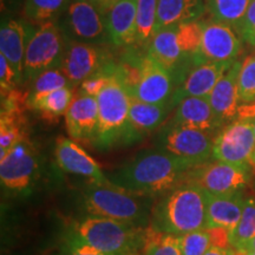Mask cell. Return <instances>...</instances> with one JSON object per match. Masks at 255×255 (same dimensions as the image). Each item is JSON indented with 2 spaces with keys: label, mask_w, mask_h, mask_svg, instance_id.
<instances>
[{
  "label": "cell",
  "mask_w": 255,
  "mask_h": 255,
  "mask_svg": "<svg viewBox=\"0 0 255 255\" xmlns=\"http://www.w3.org/2000/svg\"><path fill=\"white\" fill-rule=\"evenodd\" d=\"M158 0H137L135 45L148 49L155 36Z\"/></svg>",
  "instance_id": "f1b7e54d"
},
{
  "label": "cell",
  "mask_w": 255,
  "mask_h": 255,
  "mask_svg": "<svg viewBox=\"0 0 255 255\" xmlns=\"http://www.w3.org/2000/svg\"><path fill=\"white\" fill-rule=\"evenodd\" d=\"M1 1V12L5 15L17 13L20 8H24L25 0H0Z\"/></svg>",
  "instance_id": "60d3db41"
},
{
  "label": "cell",
  "mask_w": 255,
  "mask_h": 255,
  "mask_svg": "<svg viewBox=\"0 0 255 255\" xmlns=\"http://www.w3.org/2000/svg\"><path fill=\"white\" fill-rule=\"evenodd\" d=\"M36 28L23 19L2 15L1 27H0V53L5 56L12 68L15 70L19 78L21 79V83H23L25 50Z\"/></svg>",
  "instance_id": "ac0fdd59"
},
{
  "label": "cell",
  "mask_w": 255,
  "mask_h": 255,
  "mask_svg": "<svg viewBox=\"0 0 255 255\" xmlns=\"http://www.w3.org/2000/svg\"><path fill=\"white\" fill-rule=\"evenodd\" d=\"M207 191L197 184L184 182L161 195L152 207L150 227L163 234L180 237L205 229Z\"/></svg>",
  "instance_id": "7a4b0ae2"
},
{
  "label": "cell",
  "mask_w": 255,
  "mask_h": 255,
  "mask_svg": "<svg viewBox=\"0 0 255 255\" xmlns=\"http://www.w3.org/2000/svg\"><path fill=\"white\" fill-rule=\"evenodd\" d=\"M234 62H206L196 65L174 92L170 101L173 109L184 98L208 97L216 83L231 69Z\"/></svg>",
  "instance_id": "e0dca14e"
},
{
  "label": "cell",
  "mask_w": 255,
  "mask_h": 255,
  "mask_svg": "<svg viewBox=\"0 0 255 255\" xmlns=\"http://www.w3.org/2000/svg\"><path fill=\"white\" fill-rule=\"evenodd\" d=\"M193 167L196 165L187 159L156 148L141 151L108 178L130 193L156 197L186 182L187 173Z\"/></svg>",
  "instance_id": "6da1fadb"
},
{
  "label": "cell",
  "mask_w": 255,
  "mask_h": 255,
  "mask_svg": "<svg viewBox=\"0 0 255 255\" xmlns=\"http://www.w3.org/2000/svg\"><path fill=\"white\" fill-rule=\"evenodd\" d=\"M240 250L246 251V252H255V237L252 238L248 242H246Z\"/></svg>",
  "instance_id": "ee69618b"
},
{
  "label": "cell",
  "mask_w": 255,
  "mask_h": 255,
  "mask_svg": "<svg viewBox=\"0 0 255 255\" xmlns=\"http://www.w3.org/2000/svg\"><path fill=\"white\" fill-rule=\"evenodd\" d=\"M182 255H205L210 248V239L207 229L190 232L178 237Z\"/></svg>",
  "instance_id": "e575fe53"
},
{
  "label": "cell",
  "mask_w": 255,
  "mask_h": 255,
  "mask_svg": "<svg viewBox=\"0 0 255 255\" xmlns=\"http://www.w3.org/2000/svg\"><path fill=\"white\" fill-rule=\"evenodd\" d=\"M173 110L170 104H150L130 97V122L142 135L154 132L164 126Z\"/></svg>",
  "instance_id": "d4e9b609"
},
{
  "label": "cell",
  "mask_w": 255,
  "mask_h": 255,
  "mask_svg": "<svg viewBox=\"0 0 255 255\" xmlns=\"http://www.w3.org/2000/svg\"><path fill=\"white\" fill-rule=\"evenodd\" d=\"M233 248L210 247L205 255H232Z\"/></svg>",
  "instance_id": "7bdbcfd3"
},
{
  "label": "cell",
  "mask_w": 255,
  "mask_h": 255,
  "mask_svg": "<svg viewBox=\"0 0 255 255\" xmlns=\"http://www.w3.org/2000/svg\"><path fill=\"white\" fill-rule=\"evenodd\" d=\"M88 1H90L95 7H97L102 13L105 14L117 0H88Z\"/></svg>",
  "instance_id": "b9f144b4"
},
{
  "label": "cell",
  "mask_w": 255,
  "mask_h": 255,
  "mask_svg": "<svg viewBox=\"0 0 255 255\" xmlns=\"http://www.w3.org/2000/svg\"><path fill=\"white\" fill-rule=\"evenodd\" d=\"M144 255H182L178 245V237L158 233L151 228Z\"/></svg>",
  "instance_id": "836d02e7"
},
{
  "label": "cell",
  "mask_w": 255,
  "mask_h": 255,
  "mask_svg": "<svg viewBox=\"0 0 255 255\" xmlns=\"http://www.w3.org/2000/svg\"><path fill=\"white\" fill-rule=\"evenodd\" d=\"M57 24L70 40L113 46L108 33L105 14L88 0H71Z\"/></svg>",
  "instance_id": "ba28073f"
},
{
  "label": "cell",
  "mask_w": 255,
  "mask_h": 255,
  "mask_svg": "<svg viewBox=\"0 0 255 255\" xmlns=\"http://www.w3.org/2000/svg\"><path fill=\"white\" fill-rule=\"evenodd\" d=\"M71 0H25L23 13L32 24L43 25L58 21Z\"/></svg>",
  "instance_id": "4316f807"
},
{
  "label": "cell",
  "mask_w": 255,
  "mask_h": 255,
  "mask_svg": "<svg viewBox=\"0 0 255 255\" xmlns=\"http://www.w3.org/2000/svg\"><path fill=\"white\" fill-rule=\"evenodd\" d=\"M239 100L240 104L255 103V55L242 62L239 73Z\"/></svg>",
  "instance_id": "d6a6232c"
},
{
  "label": "cell",
  "mask_w": 255,
  "mask_h": 255,
  "mask_svg": "<svg viewBox=\"0 0 255 255\" xmlns=\"http://www.w3.org/2000/svg\"><path fill=\"white\" fill-rule=\"evenodd\" d=\"M116 66H117V63H116V65H115V68L109 70V71L96 73V75L85 79L84 82H82L81 89H79L78 94L92 96V97H97V96L101 94V91L103 90L105 85H107L108 79H109L110 76L115 72Z\"/></svg>",
  "instance_id": "8d00e7d4"
},
{
  "label": "cell",
  "mask_w": 255,
  "mask_h": 255,
  "mask_svg": "<svg viewBox=\"0 0 255 255\" xmlns=\"http://www.w3.org/2000/svg\"><path fill=\"white\" fill-rule=\"evenodd\" d=\"M154 197L137 195L117 186L90 183L82 190V206L89 216L113 219L146 227Z\"/></svg>",
  "instance_id": "8992f818"
},
{
  "label": "cell",
  "mask_w": 255,
  "mask_h": 255,
  "mask_svg": "<svg viewBox=\"0 0 255 255\" xmlns=\"http://www.w3.org/2000/svg\"><path fill=\"white\" fill-rule=\"evenodd\" d=\"M206 11V0H158L155 34L173 25L200 21Z\"/></svg>",
  "instance_id": "cb8c5ba5"
},
{
  "label": "cell",
  "mask_w": 255,
  "mask_h": 255,
  "mask_svg": "<svg viewBox=\"0 0 255 255\" xmlns=\"http://www.w3.org/2000/svg\"><path fill=\"white\" fill-rule=\"evenodd\" d=\"M38 173V154L28 135L0 158L1 186L13 194L30 189Z\"/></svg>",
  "instance_id": "7c38bea8"
},
{
  "label": "cell",
  "mask_w": 255,
  "mask_h": 255,
  "mask_svg": "<svg viewBox=\"0 0 255 255\" xmlns=\"http://www.w3.org/2000/svg\"><path fill=\"white\" fill-rule=\"evenodd\" d=\"M251 0H206L210 18L238 31Z\"/></svg>",
  "instance_id": "83f0119b"
},
{
  "label": "cell",
  "mask_w": 255,
  "mask_h": 255,
  "mask_svg": "<svg viewBox=\"0 0 255 255\" xmlns=\"http://www.w3.org/2000/svg\"><path fill=\"white\" fill-rule=\"evenodd\" d=\"M177 87L176 79L170 71L152 58L146 49L141 63L138 81L129 96L145 103L170 104Z\"/></svg>",
  "instance_id": "5bb4252c"
},
{
  "label": "cell",
  "mask_w": 255,
  "mask_h": 255,
  "mask_svg": "<svg viewBox=\"0 0 255 255\" xmlns=\"http://www.w3.org/2000/svg\"><path fill=\"white\" fill-rule=\"evenodd\" d=\"M169 123L194 128L214 137L223 129L210 107L208 97L184 98L175 108V114Z\"/></svg>",
  "instance_id": "ffe728a7"
},
{
  "label": "cell",
  "mask_w": 255,
  "mask_h": 255,
  "mask_svg": "<svg viewBox=\"0 0 255 255\" xmlns=\"http://www.w3.org/2000/svg\"><path fill=\"white\" fill-rule=\"evenodd\" d=\"M66 87H72V85L59 69L49 70V71L41 73L30 83V90L27 92V98L39 97V96L47 95L50 92Z\"/></svg>",
  "instance_id": "1f68e13d"
},
{
  "label": "cell",
  "mask_w": 255,
  "mask_h": 255,
  "mask_svg": "<svg viewBox=\"0 0 255 255\" xmlns=\"http://www.w3.org/2000/svg\"><path fill=\"white\" fill-rule=\"evenodd\" d=\"M97 102L98 128L92 141L95 148L110 150L116 146L133 144L142 138V133L130 122V96L117 75V66L97 96Z\"/></svg>",
  "instance_id": "3957f363"
},
{
  "label": "cell",
  "mask_w": 255,
  "mask_h": 255,
  "mask_svg": "<svg viewBox=\"0 0 255 255\" xmlns=\"http://www.w3.org/2000/svg\"><path fill=\"white\" fill-rule=\"evenodd\" d=\"M255 151L253 124L235 120L223 127L214 138L213 158L216 161L250 167Z\"/></svg>",
  "instance_id": "4fadbf2b"
},
{
  "label": "cell",
  "mask_w": 255,
  "mask_h": 255,
  "mask_svg": "<svg viewBox=\"0 0 255 255\" xmlns=\"http://www.w3.org/2000/svg\"><path fill=\"white\" fill-rule=\"evenodd\" d=\"M65 123L71 138L92 143L98 128L97 97L81 94L73 97L65 114Z\"/></svg>",
  "instance_id": "44dd1931"
},
{
  "label": "cell",
  "mask_w": 255,
  "mask_h": 255,
  "mask_svg": "<svg viewBox=\"0 0 255 255\" xmlns=\"http://www.w3.org/2000/svg\"><path fill=\"white\" fill-rule=\"evenodd\" d=\"M232 255H250V253H248V252H246V251H242V250H234V248H233V251H232Z\"/></svg>",
  "instance_id": "f6af8a7d"
},
{
  "label": "cell",
  "mask_w": 255,
  "mask_h": 255,
  "mask_svg": "<svg viewBox=\"0 0 255 255\" xmlns=\"http://www.w3.org/2000/svg\"><path fill=\"white\" fill-rule=\"evenodd\" d=\"M252 124H253V130H254V136H255V120L253 121V122H252ZM254 157H255V151H254V156H253V159H254ZM253 159H252V161H253ZM252 164V163H251Z\"/></svg>",
  "instance_id": "bcb514c9"
},
{
  "label": "cell",
  "mask_w": 255,
  "mask_h": 255,
  "mask_svg": "<svg viewBox=\"0 0 255 255\" xmlns=\"http://www.w3.org/2000/svg\"><path fill=\"white\" fill-rule=\"evenodd\" d=\"M133 255H141V254H139V253H138V254H133Z\"/></svg>",
  "instance_id": "681fc988"
},
{
  "label": "cell",
  "mask_w": 255,
  "mask_h": 255,
  "mask_svg": "<svg viewBox=\"0 0 255 255\" xmlns=\"http://www.w3.org/2000/svg\"><path fill=\"white\" fill-rule=\"evenodd\" d=\"M19 84H21V79L12 68L8 60L0 53V90L1 96L8 94L9 91L17 89Z\"/></svg>",
  "instance_id": "d590c367"
},
{
  "label": "cell",
  "mask_w": 255,
  "mask_h": 255,
  "mask_svg": "<svg viewBox=\"0 0 255 255\" xmlns=\"http://www.w3.org/2000/svg\"><path fill=\"white\" fill-rule=\"evenodd\" d=\"M186 182L215 195L240 191L251 182V168L222 161L206 162L193 167L187 173Z\"/></svg>",
  "instance_id": "8fae6325"
},
{
  "label": "cell",
  "mask_w": 255,
  "mask_h": 255,
  "mask_svg": "<svg viewBox=\"0 0 255 255\" xmlns=\"http://www.w3.org/2000/svg\"><path fill=\"white\" fill-rule=\"evenodd\" d=\"M242 62L235 60L225 75L220 78L208 96V100L216 119L223 127L237 120L240 107L239 100V73Z\"/></svg>",
  "instance_id": "d6986e66"
},
{
  "label": "cell",
  "mask_w": 255,
  "mask_h": 255,
  "mask_svg": "<svg viewBox=\"0 0 255 255\" xmlns=\"http://www.w3.org/2000/svg\"><path fill=\"white\" fill-rule=\"evenodd\" d=\"M237 32L245 43L255 46V0H251Z\"/></svg>",
  "instance_id": "74e56055"
},
{
  "label": "cell",
  "mask_w": 255,
  "mask_h": 255,
  "mask_svg": "<svg viewBox=\"0 0 255 255\" xmlns=\"http://www.w3.org/2000/svg\"><path fill=\"white\" fill-rule=\"evenodd\" d=\"M255 237V199L247 197L244 213L235 228L229 233L232 248L240 250L246 242Z\"/></svg>",
  "instance_id": "4dcf8cb0"
},
{
  "label": "cell",
  "mask_w": 255,
  "mask_h": 255,
  "mask_svg": "<svg viewBox=\"0 0 255 255\" xmlns=\"http://www.w3.org/2000/svg\"><path fill=\"white\" fill-rule=\"evenodd\" d=\"M250 253V255H255V252H248Z\"/></svg>",
  "instance_id": "c3c4849f"
},
{
  "label": "cell",
  "mask_w": 255,
  "mask_h": 255,
  "mask_svg": "<svg viewBox=\"0 0 255 255\" xmlns=\"http://www.w3.org/2000/svg\"><path fill=\"white\" fill-rule=\"evenodd\" d=\"M110 47L68 39L59 70L72 87H76L96 73L109 71L115 68L117 59Z\"/></svg>",
  "instance_id": "30bf717a"
},
{
  "label": "cell",
  "mask_w": 255,
  "mask_h": 255,
  "mask_svg": "<svg viewBox=\"0 0 255 255\" xmlns=\"http://www.w3.org/2000/svg\"><path fill=\"white\" fill-rule=\"evenodd\" d=\"M66 43L68 38L57 21L39 25L32 33L25 50L23 83H31L41 73L59 69Z\"/></svg>",
  "instance_id": "52a82bcc"
},
{
  "label": "cell",
  "mask_w": 255,
  "mask_h": 255,
  "mask_svg": "<svg viewBox=\"0 0 255 255\" xmlns=\"http://www.w3.org/2000/svg\"><path fill=\"white\" fill-rule=\"evenodd\" d=\"M209 234L210 239V247H219V248H232L231 238H229V231L225 228L214 227V228H206Z\"/></svg>",
  "instance_id": "ab89813d"
},
{
  "label": "cell",
  "mask_w": 255,
  "mask_h": 255,
  "mask_svg": "<svg viewBox=\"0 0 255 255\" xmlns=\"http://www.w3.org/2000/svg\"><path fill=\"white\" fill-rule=\"evenodd\" d=\"M55 157L59 168L66 173L87 177L92 183L100 186H115L105 176L97 162L72 139L64 136L57 138Z\"/></svg>",
  "instance_id": "2e32d148"
},
{
  "label": "cell",
  "mask_w": 255,
  "mask_h": 255,
  "mask_svg": "<svg viewBox=\"0 0 255 255\" xmlns=\"http://www.w3.org/2000/svg\"><path fill=\"white\" fill-rule=\"evenodd\" d=\"M245 203L246 199L242 190L222 195H215L207 191L206 228L220 227L231 233L240 221Z\"/></svg>",
  "instance_id": "603a6c76"
},
{
  "label": "cell",
  "mask_w": 255,
  "mask_h": 255,
  "mask_svg": "<svg viewBox=\"0 0 255 255\" xmlns=\"http://www.w3.org/2000/svg\"><path fill=\"white\" fill-rule=\"evenodd\" d=\"M214 136L194 128L165 123L155 139V146L200 165L213 158Z\"/></svg>",
  "instance_id": "9c48e42d"
},
{
  "label": "cell",
  "mask_w": 255,
  "mask_h": 255,
  "mask_svg": "<svg viewBox=\"0 0 255 255\" xmlns=\"http://www.w3.org/2000/svg\"><path fill=\"white\" fill-rule=\"evenodd\" d=\"M251 168L253 169V170L255 171V157H254V159L253 161H252V164H251Z\"/></svg>",
  "instance_id": "7dc6e473"
},
{
  "label": "cell",
  "mask_w": 255,
  "mask_h": 255,
  "mask_svg": "<svg viewBox=\"0 0 255 255\" xmlns=\"http://www.w3.org/2000/svg\"><path fill=\"white\" fill-rule=\"evenodd\" d=\"M151 227H141L113 219L87 216L71 226L70 237L108 255H133L144 251Z\"/></svg>",
  "instance_id": "277c9868"
},
{
  "label": "cell",
  "mask_w": 255,
  "mask_h": 255,
  "mask_svg": "<svg viewBox=\"0 0 255 255\" xmlns=\"http://www.w3.org/2000/svg\"><path fill=\"white\" fill-rule=\"evenodd\" d=\"M59 255H108L103 252L98 251L97 248L89 246L84 242L77 240V239L68 237L66 244L64 245L62 252Z\"/></svg>",
  "instance_id": "f35d334b"
},
{
  "label": "cell",
  "mask_w": 255,
  "mask_h": 255,
  "mask_svg": "<svg viewBox=\"0 0 255 255\" xmlns=\"http://www.w3.org/2000/svg\"><path fill=\"white\" fill-rule=\"evenodd\" d=\"M199 57L206 62H234L242 49L241 38L234 28L213 20H201Z\"/></svg>",
  "instance_id": "9a60e30c"
},
{
  "label": "cell",
  "mask_w": 255,
  "mask_h": 255,
  "mask_svg": "<svg viewBox=\"0 0 255 255\" xmlns=\"http://www.w3.org/2000/svg\"><path fill=\"white\" fill-rule=\"evenodd\" d=\"M28 135L25 129L24 114L0 115V158L4 157L23 137Z\"/></svg>",
  "instance_id": "f546056e"
},
{
  "label": "cell",
  "mask_w": 255,
  "mask_h": 255,
  "mask_svg": "<svg viewBox=\"0 0 255 255\" xmlns=\"http://www.w3.org/2000/svg\"><path fill=\"white\" fill-rule=\"evenodd\" d=\"M137 0H117L105 13L108 33L114 47L135 45Z\"/></svg>",
  "instance_id": "7402d4cb"
},
{
  "label": "cell",
  "mask_w": 255,
  "mask_h": 255,
  "mask_svg": "<svg viewBox=\"0 0 255 255\" xmlns=\"http://www.w3.org/2000/svg\"><path fill=\"white\" fill-rule=\"evenodd\" d=\"M201 32V20L173 25L156 32L148 46L149 55L170 71L178 87L191 70L202 64L199 57Z\"/></svg>",
  "instance_id": "5b68a950"
},
{
  "label": "cell",
  "mask_w": 255,
  "mask_h": 255,
  "mask_svg": "<svg viewBox=\"0 0 255 255\" xmlns=\"http://www.w3.org/2000/svg\"><path fill=\"white\" fill-rule=\"evenodd\" d=\"M73 100V87H66L39 97L27 98V109L36 110L46 120H56L68 111Z\"/></svg>",
  "instance_id": "484cf974"
}]
</instances>
